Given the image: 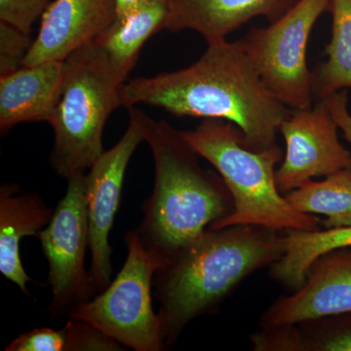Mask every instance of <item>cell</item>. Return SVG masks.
Listing matches in <instances>:
<instances>
[{
	"mask_svg": "<svg viewBox=\"0 0 351 351\" xmlns=\"http://www.w3.org/2000/svg\"><path fill=\"white\" fill-rule=\"evenodd\" d=\"M207 44L188 68L127 80L120 88L121 107L144 104L176 117L226 120L239 127L253 151L277 145L291 108L263 85L240 40Z\"/></svg>",
	"mask_w": 351,
	"mask_h": 351,
	"instance_id": "6da1fadb",
	"label": "cell"
},
{
	"mask_svg": "<svg viewBox=\"0 0 351 351\" xmlns=\"http://www.w3.org/2000/svg\"><path fill=\"white\" fill-rule=\"evenodd\" d=\"M284 232L256 225L207 228L154 274L166 346L191 321L215 313L244 279L282 258Z\"/></svg>",
	"mask_w": 351,
	"mask_h": 351,
	"instance_id": "7a4b0ae2",
	"label": "cell"
},
{
	"mask_svg": "<svg viewBox=\"0 0 351 351\" xmlns=\"http://www.w3.org/2000/svg\"><path fill=\"white\" fill-rule=\"evenodd\" d=\"M145 142L154 156L156 180L136 233L159 269L210 226L230 216L234 201L221 176L201 167L199 156L182 131L165 120L147 117Z\"/></svg>",
	"mask_w": 351,
	"mask_h": 351,
	"instance_id": "3957f363",
	"label": "cell"
},
{
	"mask_svg": "<svg viewBox=\"0 0 351 351\" xmlns=\"http://www.w3.org/2000/svg\"><path fill=\"white\" fill-rule=\"evenodd\" d=\"M182 133L198 156L216 168L234 201L232 213L208 228L256 225L279 232L321 230L322 219L297 211L277 188L276 167L283 159L278 145L253 151L239 127L221 119H202L195 129Z\"/></svg>",
	"mask_w": 351,
	"mask_h": 351,
	"instance_id": "277c9868",
	"label": "cell"
},
{
	"mask_svg": "<svg viewBox=\"0 0 351 351\" xmlns=\"http://www.w3.org/2000/svg\"><path fill=\"white\" fill-rule=\"evenodd\" d=\"M127 80L97 43L75 50L64 60L61 97L48 123L55 133L50 163L69 180L85 173L103 154V133L120 103Z\"/></svg>",
	"mask_w": 351,
	"mask_h": 351,
	"instance_id": "5b68a950",
	"label": "cell"
},
{
	"mask_svg": "<svg viewBox=\"0 0 351 351\" xmlns=\"http://www.w3.org/2000/svg\"><path fill=\"white\" fill-rule=\"evenodd\" d=\"M125 243V263L114 280L94 299L76 306L69 318L90 323L125 348L163 350L166 343L162 325L152 299L158 263L136 232H127Z\"/></svg>",
	"mask_w": 351,
	"mask_h": 351,
	"instance_id": "8992f818",
	"label": "cell"
},
{
	"mask_svg": "<svg viewBox=\"0 0 351 351\" xmlns=\"http://www.w3.org/2000/svg\"><path fill=\"white\" fill-rule=\"evenodd\" d=\"M331 0H300L280 19L267 27H253L239 39L270 93L284 106L311 108V71L306 62L309 36Z\"/></svg>",
	"mask_w": 351,
	"mask_h": 351,
	"instance_id": "52a82bcc",
	"label": "cell"
},
{
	"mask_svg": "<svg viewBox=\"0 0 351 351\" xmlns=\"http://www.w3.org/2000/svg\"><path fill=\"white\" fill-rule=\"evenodd\" d=\"M36 237L49 265L50 315L69 316L76 306L97 294L90 271L85 269L90 242L85 173L69 178L66 195Z\"/></svg>",
	"mask_w": 351,
	"mask_h": 351,
	"instance_id": "ba28073f",
	"label": "cell"
},
{
	"mask_svg": "<svg viewBox=\"0 0 351 351\" xmlns=\"http://www.w3.org/2000/svg\"><path fill=\"white\" fill-rule=\"evenodd\" d=\"M129 110V124L119 143L104 152L87 175V209L92 262L90 276L96 292L105 290L112 277V248L108 234L121 199L127 166L141 143L145 142L147 120L137 107Z\"/></svg>",
	"mask_w": 351,
	"mask_h": 351,
	"instance_id": "9c48e42d",
	"label": "cell"
},
{
	"mask_svg": "<svg viewBox=\"0 0 351 351\" xmlns=\"http://www.w3.org/2000/svg\"><path fill=\"white\" fill-rule=\"evenodd\" d=\"M339 130L326 100L290 110L279 130L286 143L283 162L276 173L282 195L314 178L350 169L351 154L339 141Z\"/></svg>",
	"mask_w": 351,
	"mask_h": 351,
	"instance_id": "30bf717a",
	"label": "cell"
},
{
	"mask_svg": "<svg viewBox=\"0 0 351 351\" xmlns=\"http://www.w3.org/2000/svg\"><path fill=\"white\" fill-rule=\"evenodd\" d=\"M351 313V247L320 256L301 287L270 304L260 328L286 326L332 314Z\"/></svg>",
	"mask_w": 351,
	"mask_h": 351,
	"instance_id": "8fae6325",
	"label": "cell"
},
{
	"mask_svg": "<svg viewBox=\"0 0 351 351\" xmlns=\"http://www.w3.org/2000/svg\"><path fill=\"white\" fill-rule=\"evenodd\" d=\"M117 18L115 0H53L41 16L24 66L64 61L96 40Z\"/></svg>",
	"mask_w": 351,
	"mask_h": 351,
	"instance_id": "7c38bea8",
	"label": "cell"
},
{
	"mask_svg": "<svg viewBox=\"0 0 351 351\" xmlns=\"http://www.w3.org/2000/svg\"><path fill=\"white\" fill-rule=\"evenodd\" d=\"M300 0H168L164 29L193 31L208 43L223 40L249 21L280 19Z\"/></svg>",
	"mask_w": 351,
	"mask_h": 351,
	"instance_id": "4fadbf2b",
	"label": "cell"
},
{
	"mask_svg": "<svg viewBox=\"0 0 351 351\" xmlns=\"http://www.w3.org/2000/svg\"><path fill=\"white\" fill-rule=\"evenodd\" d=\"M64 61L46 62L0 76L2 136L25 122H49L61 97Z\"/></svg>",
	"mask_w": 351,
	"mask_h": 351,
	"instance_id": "5bb4252c",
	"label": "cell"
},
{
	"mask_svg": "<svg viewBox=\"0 0 351 351\" xmlns=\"http://www.w3.org/2000/svg\"><path fill=\"white\" fill-rule=\"evenodd\" d=\"M54 211L38 193H25L20 186L6 184L0 191V271L11 282L29 294L32 281L23 267L20 243L24 237H38L50 223Z\"/></svg>",
	"mask_w": 351,
	"mask_h": 351,
	"instance_id": "9a60e30c",
	"label": "cell"
},
{
	"mask_svg": "<svg viewBox=\"0 0 351 351\" xmlns=\"http://www.w3.org/2000/svg\"><path fill=\"white\" fill-rule=\"evenodd\" d=\"M249 339L255 351H351V313L260 328Z\"/></svg>",
	"mask_w": 351,
	"mask_h": 351,
	"instance_id": "2e32d148",
	"label": "cell"
},
{
	"mask_svg": "<svg viewBox=\"0 0 351 351\" xmlns=\"http://www.w3.org/2000/svg\"><path fill=\"white\" fill-rule=\"evenodd\" d=\"M167 16L168 0H149L119 16L95 41L106 51L113 66L127 78L147 39L164 29Z\"/></svg>",
	"mask_w": 351,
	"mask_h": 351,
	"instance_id": "e0dca14e",
	"label": "cell"
},
{
	"mask_svg": "<svg viewBox=\"0 0 351 351\" xmlns=\"http://www.w3.org/2000/svg\"><path fill=\"white\" fill-rule=\"evenodd\" d=\"M282 258L270 267V276L291 290L304 283L309 267L320 256L351 247V226L304 232L286 230Z\"/></svg>",
	"mask_w": 351,
	"mask_h": 351,
	"instance_id": "ac0fdd59",
	"label": "cell"
},
{
	"mask_svg": "<svg viewBox=\"0 0 351 351\" xmlns=\"http://www.w3.org/2000/svg\"><path fill=\"white\" fill-rule=\"evenodd\" d=\"M329 12L332 34L325 50L327 60L311 71L314 101L351 89V0H331Z\"/></svg>",
	"mask_w": 351,
	"mask_h": 351,
	"instance_id": "d6986e66",
	"label": "cell"
},
{
	"mask_svg": "<svg viewBox=\"0 0 351 351\" xmlns=\"http://www.w3.org/2000/svg\"><path fill=\"white\" fill-rule=\"evenodd\" d=\"M284 196L301 213L326 216L322 221L325 228L351 226V168L322 181L311 180Z\"/></svg>",
	"mask_w": 351,
	"mask_h": 351,
	"instance_id": "ffe728a7",
	"label": "cell"
},
{
	"mask_svg": "<svg viewBox=\"0 0 351 351\" xmlns=\"http://www.w3.org/2000/svg\"><path fill=\"white\" fill-rule=\"evenodd\" d=\"M32 43L31 34L0 21V76L8 75L24 66Z\"/></svg>",
	"mask_w": 351,
	"mask_h": 351,
	"instance_id": "44dd1931",
	"label": "cell"
},
{
	"mask_svg": "<svg viewBox=\"0 0 351 351\" xmlns=\"http://www.w3.org/2000/svg\"><path fill=\"white\" fill-rule=\"evenodd\" d=\"M66 337V351L122 350V345L85 321L73 319L64 327Z\"/></svg>",
	"mask_w": 351,
	"mask_h": 351,
	"instance_id": "7402d4cb",
	"label": "cell"
},
{
	"mask_svg": "<svg viewBox=\"0 0 351 351\" xmlns=\"http://www.w3.org/2000/svg\"><path fill=\"white\" fill-rule=\"evenodd\" d=\"M53 0H0V21L32 34V25Z\"/></svg>",
	"mask_w": 351,
	"mask_h": 351,
	"instance_id": "603a6c76",
	"label": "cell"
},
{
	"mask_svg": "<svg viewBox=\"0 0 351 351\" xmlns=\"http://www.w3.org/2000/svg\"><path fill=\"white\" fill-rule=\"evenodd\" d=\"M6 351H66L64 329L40 328L20 335L6 346Z\"/></svg>",
	"mask_w": 351,
	"mask_h": 351,
	"instance_id": "cb8c5ba5",
	"label": "cell"
},
{
	"mask_svg": "<svg viewBox=\"0 0 351 351\" xmlns=\"http://www.w3.org/2000/svg\"><path fill=\"white\" fill-rule=\"evenodd\" d=\"M328 106L332 117L336 120L343 137L351 145V113L348 110V97L346 90L339 91L328 98Z\"/></svg>",
	"mask_w": 351,
	"mask_h": 351,
	"instance_id": "d4e9b609",
	"label": "cell"
},
{
	"mask_svg": "<svg viewBox=\"0 0 351 351\" xmlns=\"http://www.w3.org/2000/svg\"><path fill=\"white\" fill-rule=\"evenodd\" d=\"M149 0H115L117 4V17L123 15L132 9L142 5Z\"/></svg>",
	"mask_w": 351,
	"mask_h": 351,
	"instance_id": "484cf974",
	"label": "cell"
}]
</instances>
